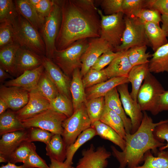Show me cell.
Returning a JSON list of instances; mask_svg holds the SVG:
<instances>
[{
    "label": "cell",
    "instance_id": "obj_1",
    "mask_svg": "<svg viewBox=\"0 0 168 168\" xmlns=\"http://www.w3.org/2000/svg\"><path fill=\"white\" fill-rule=\"evenodd\" d=\"M59 1L62 20L56 49H65L80 40L100 37V17L94 1Z\"/></svg>",
    "mask_w": 168,
    "mask_h": 168
},
{
    "label": "cell",
    "instance_id": "obj_2",
    "mask_svg": "<svg viewBox=\"0 0 168 168\" xmlns=\"http://www.w3.org/2000/svg\"><path fill=\"white\" fill-rule=\"evenodd\" d=\"M138 129L133 134L126 133L124 140L126 146L120 152L113 146L112 153L119 163V168H134L144 161V156L149 150L156 152L158 148L166 145L157 139L153 132L155 128L162 122L154 123L145 111Z\"/></svg>",
    "mask_w": 168,
    "mask_h": 168
},
{
    "label": "cell",
    "instance_id": "obj_3",
    "mask_svg": "<svg viewBox=\"0 0 168 168\" xmlns=\"http://www.w3.org/2000/svg\"><path fill=\"white\" fill-rule=\"evenodd\" d=\"M12 25L16 43L41 56H45V45L38 30L19 14Z\"/></svg>",
    "mask_w": 168,
    "mask_h": 168
},
{
    "label": "cell",
    "instance_id": "obj_4",
    "mask_svg": "<svg viewBox=\"0 0 168 168\" xmlns=\"http://www.w3.org/2000/svg\"><path fill=\"white\" fill-rule=\"evenodd\" d=\"M88 39L78 40L65 49H56L52 60L69 77L76 69H81V58L87 48Z\"/></svg>",
    "mask_w": 168,
    "mask_h": 168
},
{
    "label": "cell",
    "instance_id": "obj_5",
    "mask_svg": "<svg viewBox=\"0 0 168 168\" xmlns=\"http://www.w3.org/2000/svg\"><path fill=\"white\" fill-rule=\"evenodd\" d=\"M165 91L160 82L150 72L137 96V101L142 111H148L154 115L158 114L161 96Z\"/></svg>",
    "mask_w": 168,
    "mask_h": 168
},
{
    "label": "cell",
    "instance_id": "obj_6",
    "mask_svg": "<svg viewBox=\"0 0 168 168\" xmlns=\"http://www.w3.org/2000/svg\"><path fill=\"white\" fill-rule=\"evenodd\" d=\"M62 20V12L59 0H53L52 8L48 16L45 18L39 32L44 43L45 57L52 60L56 49L55 42Z\"/></svg>",
    "mask_w": 168,
    "mask_h": 168
},
{
    "label": "cell",
    "instance_id": "obj_7",
    "mask_svg": "<svg viewBox=\"0 0 168 168\" xmlns=\"http://www.w3.org/2000/svg\"><path fill=\"white\" fill-rule=\"evenodd\" d=\"M100 17V36L105 40L114 50L122 42L125 28L124 13L120 12L110 15H105L98 8Z\"/></svg>",
    "mask_w": 168,
    "mask_h": 168
},
{
    "label": "cell",
    "instance_id": "obj_8",
    "mask_svg": "<svg viewBox=\"0 0 168 168\" xmlns=\"http://www.w3.org/2000/svg\"><path fill=\"white\" fill-rule=\"evenodd\" d=\"M125 28L121 44L114 52L128 50L136 46H150L147 36L144 24L135 17L124 16Z\"/></svg>",
    "mask_w": 168,
    "mask_h": 168
},
{
    "label": "cell",
    "instance_id": "obj_9",
    "mask_svg": "<svg viewBox=\"0 0 168 168\" xmlns=\"http://www.w3.org/2000/svg\"><path fill=\"white\" fill-rule=\"evenodd\" d=\"M85 103L74 111L72 115L63 122L62 135L67 147L73 143L83 131L91 127Z\"/></svg>",
    "mask_w": 168,
    "mask_h": 168
},
{
    "label": "cell",
    "instance_id": "obj_10",
    "mask_svg": "<svg viewBox=\"0 0 168 168\" xmlns=\"http://www.w3.org/2000/svg\"><path fill=\"white\" fill-rule=\"evenodd\" d=\"M67 118L64 114L50 108L21 121L25 129L39 128L62 135L63 130L62 124Z\"/></svg>",
    "mask_w": 168,
    "mask_h": 168
},
{
    "label": "cell",
    "instance_id": "obj_11",
    "mask_svg": "<svg viewBox=\"0 0 168 168\" xmlns=\"http://www.w3.org/2000/svg\"><path fill=\"white\" fill-rule=\"evenodd\" d=\"M114 49L101 37L88 39L87 48L81 58L82 66L80 72L82 77L103 54Z\"/></svg>",
    "mask_w": 168,
    "mask_h": 168
},
{
    "label": "cell",
    "instance_id": "obj_12",
    "mask_svg": "<svg viewBox=\"0 0 168 168\" xmlns=\"http://www.w3.org/2000/svg\"><path fill=\"white\" fill-rule=\"evenodd\" d=\"M116 88L124 111L131 121L132 128L131 133H133L141 124L143 113L137 101L132 98L128 90V83L120 85Z\"/></svg>",
    "mask_w": 168,
    "mask_h": 168
},
{
    "label": "cell",
    "instance_id": "obj_13",
    "mask_svg": "<svg viewBox=\"0 0 168 168\" xmlns=\"http://www.w3.org/2000/svg\"><path fill=\"white\" fill-rule=\"evenodd\" d=\"M42 63L44 71L55 86L59 93L63 95L72 100L70 91L71 81L52 60L42 57Z\"/></svg>",
    "mask_w": 168,
    "mask_h": 168
},
{
    "label": "cell",
    "instance_id": "obj_14",
    "mask_svg": "<svg viewBox=\"0 0 168 168\" xmlns=\"http://www.w3.org/2000/svg\"><path fill=\"white\" fill-rule=\"evenodd\" d=\"M82 155L75 168H105L111 153L104 147L96 149L91 144L88 149L83 150Z\"/></svg>",
    "mask_w": 168,
    "mask_h": 168
},
{
    "label": "cell",
    "instance_id": "obj_15",
    "mask_svg": "<svg viewBox=\"0 0 168 168\" xmlns=\"http://www.w3.org/2000/svg\"><path fill=\"white\" fill-rule=\"evenodd\" d=\"M29 95L27 103L20 110L15 111L17 118L20 121L50 108L49 101L41 95L36 88L29 92Z\"/></svg>",
    "mask_w": 168,
    "mask_h": 168
},
{
    "label": "cell",
    "instance_id": "obj_16",
    "mask_svg": "<svg viewBox=\"0 0 168 168\" xmlns=\"http://www.w3.org/2000/svg\"><path fill=\"white\" fill-rule=\"evenodd\" d=\"M29 97V92L22 88L0 86V98L13 111H17L24 107L27 103Z\"/></svg>",
    "mask_w": 168,
    "mask_h": 168
},
{
    "label": "cell",
    "instance_id": "obj_17",
    "mask_svg": "<svg viewBox=\"0 0 168 168\" xmlns=\"http://www.w3.org/2000/svg\"><path fill=\"white\" fill-rule=\"evenodd\" d=\"M42 57L20 46L16 55V77H17L26 71L34 69L42 65Z\"/></svg>",
    "mask_w": 168,
    "mask_h": 168
},
{
    "label": "cell",
    "instance_id": "obj_18",
    "mask_svg": "<svg viewBox=\"0 0 168 168\" xmlns=\"http://www.w3.org/2000/svg\"><path fill=\"white\" fill-rule=\"evenodd\" d=\"M44 70L42 64L34 69L27 71L16 77L6 81L4 85L7 86H17L29 92L36 88L38 82Z\"/></svg>",
    "mask_w": 168,
    "mask_h": 168
},
{
    "label": "cell",
    "instance_id": "obj_19",
    "mask_svg": "<svg viewBox=\"0 0 168 168\" xmlns=\"http://www.w3.org/2000/svg\"><path fill=\"white\" fill-rule=\"evenodd\" d=\"M26 129L5 133L0 140V156L7 159L14 150L23 142L26 141Z\"/></svg>",
    "mask_w": 168,
    "mask_h": 168
},
{
    "label": "cell",
    "instance_id": "obj_20",
    "mask_svg": "<svg viewBox=\"0 0 168 168\" xmlns=\"http://www.w3.org/2000/svg\"><path fill=\"white\" fill-rule=\"evenodd\" d=\"M132 67L128 59L127 50L119 52L104 70L110 79L114 77H128Z\"/></svg>",
    "mask_w": 168,
    "mask_h": 168
},
{
    "label": "cell",
    "instance_id": "obj_21",
    "mask_svg": "<svg viewBox=\"0 0 168 168\" xmlns=\"http://www.w3.org/2000/svg\"><path fill=\"white\" fill-rule=\"evenodd\" d=\"M129 82L128 77H114L107 80L86 88L87 100L104 97L106 94L118 86Z\"/></svg>",
    "mask_w": 168,
    "mask_h": 168
},
{
    "label": "cell",
    "instance_id": "obj_22",
    "mask_svg": "<svg viewBox=\"0 0 168 168\" xmlns=\"http://www.w3.org/2000/svg\"><path fill=\"white\" fill-rule=\"evenodd\" d=\"M105 105L118 114L122 118L126 133H131V120L126 116L119 98L116 87L108 92L104 96Z\"/></svg>",
    "mask_w": 168,
    "mask_h": 168
},
{
    "label": "cell",
    "instance_id": "obj_23",
    "mask_svg": "<svg viewBox=\"0 0 168 168\" xmlns=\"http://www.w3.org/2000/svg\"><path fill=\"white\" fill-rule=\"evenodd\" d=\"M14 1L18 13L39 31L45 19L39 15L35 7L29 0H16Z\"/></svg>",
    "mask_w": 168,
    "mask_h": 168
},
{
    "label": "cell",
    "instance_id": "obj_24",
    "mask_svg": "<svg viewBox=\"0 0 168 168\" xmlns=\"http://www.w3.org/2000/svg\"><path fill=\"white\" fill-rule=\"evenodd\" d=\"M70 91L74 111L86 101L85 88L83 85L80 68L75 69L72 75Z\"/></svg>",
    "mask_w": 168,
    "mask_h": 168
},
{
    "label": "cell",
    "instance_id": "obj_25",
    "mask_svg": "<svg viewBox=\"0 0 168 168\" xmlns=\"http://www.w3.org/2000/svg\"><path fill=\"white\" fill-rule=\"evenodd\" d=\"M149 72L148 63L133 67L129 72L128 78L132 85L130 94L135 101H137L138 94L142 82Z\"/></svg>",
    "mask_w": 168,
    "mask_h": 168
},
{
    "label": "cell",
    "instance_id": "obj_26",
    "mask_svg": "<svg viewBox=\"0 0 168 168\" xmlns=\"http://www.w3.org/2000/svg\"><path fill=\"white\" fill-rule=\"evenodd\" d=\"M151 55L148 63L149 72L154 73L168 72V43L159 48Z\"/></svg>",
    "mask_w": 168,
    "mask_h": 168
},
{
    "label": "cell",
    "instance_id": "obj_27",
    "mask_svg": "<svg viewBox=\"0 0 168 168\" xmlns=\"http://www.w3.org/2000/svg\"><path fill=\"white\" fill-rule=\"evenodd\" d=\"M46 155L50 159L64 162L66 158L67 147L61 135L54 134L46 145Z\"/></svg>",
    "mask_w": 168,
    "mask_h": 168
},
{
    "label": "cell",
    "instance_id": "obj_28",
    "mask_svg": "<svg viewBox=\"0 0 168 168\" xmlns=\"http://www.w3.org/2000/svg\"><path fill=\"white\" fill-rule=\"evenodd\" d=\"M144 24L147 36L154 52L168 43L167 37L159 25L152 22Z\"/></svg>",
    "mask_w": 168,
    "mask_h": 168
},
{
    "label": "cell",
    "instance_id": "obj_29",
    "mask_svg": "<svg viewBox=\"0 0 168 168\" xmlns=\"http://www.w3.org/2000/svg\"><path fill=\"white\" fill-rule=\"evenodd\" d=\"M91 127L95 130L96 135L112 142L122 151L124 149L126 146L125 140L111 127L100 121L94 122Z\"/></svg>",
    "mask_w": 168,
    "mask_h": 168
},
{
    "label": "cell",
    "instance_id": "obj_30",
    "mask_svg": "<svg viewBox=\"0 0 168 168\" xmlns=\"http://www.w3.org/2000/svg\"><path fill=\"white\" fill-rule=\"evenodd\" d=\"M20 47L19 44L15 43L0 49V66L11 75L14 77H16V55Z\"/></svg>",
    "mask_w": 168,
    "mask_h": 168
},
{
    "label": "cell",
    "instance_id": "obj_31",
    "mask_svg": "<svg viewBox=\"0 0 168 168\" xmlns=\"http://www.w3.org/2000/svg\"><path fill=\"white\" fill-rule=\"evenodd\" d=\"M25 128L17 118L15 111L8 110L0 115V135L24 130Z\"/></svg>",
    "mask_w": 168,
    "mask_h": 168
},
{
    "label": "cell",
    "instance_id": "obj_32",
    "mask_svg": "<svg viewBox=\"0 0 168 168\" xmlns=\"http://www.w3.org/2000/svg\"><path fill=\"white\" fill-rule=\"evenodd\" d=\"M100 121L111 127L125 139L126 133L122 118L105 105Z\"/></svg>",
    "mask_w": 168,
    "mask_h": 168
},
{
    "label": "cell",
    "instance_id": "obj_33",
    "mask_svg": "<svg viewBox=\"0 0 168 168\" xmlns=\"http://www.w3.org/2000/svg\"><path fill=\"white\" fill-rule=\"evenodd\" d=\"M96 135L95 130L91 127L83 131L73 143L67 147L66 158L64 162L68 165L72 166L73 157L77 150Z\"/></svg>",
    "mask_w": 168,
    "mask_h": 168
},
{
    "label": "cell",
    "instance_id": "obj_34",
    "mask_svg": "<svg viewBox=\"0 0 168 168\" xmlns=\"http://www.w3.org/2000/svg\"><path fill=\"white\" fill-rule=\"evenodd\" d=\"M143 161V165L134 168H168V153L167 151H160L157 156H154L150 150L145 154Z\"/></svg>",
    "mask_w": 168,
    "mask_h": 168
},
{
    "label": "cell",
    "instance_id": "obj_35",
    "mask_svg": "<svg viewBox=\"0 0 168 168\" xmlns=\"http://www.w3.org/2000/svg\"><path fill=\"white\" fill-rule=\"evenodd\" d=\"M36 89L41 95L49 101L54 99L59 93L55 86L44 70L40 77Z\"/></svg>",
    "mask_w": 168,
    "mask_h": 168
},
{
    "label": "cell",
    "instance_id": "obj_36",
    "mask_svg": "<svg viewBox=\"0 0 168 168\" xmlns=\"http://www.w3.org/2000/svg\"><path fill=\"white\" fill-rule=\"evenodd\" d=\"M85 104L91 125L100 121L105 106L104 97L87 100Z\"/></svg>",
    "mask_w": 168,
    "mask_h": 168
},
{
    "label": "cell",
    "instance_id": "obj_37",
    "mask_svg": "<svg viewBox=\"0 0 168 168\" xmlns=\"http://www.w3.org/2000/svg\"><path fill=\"white\" fill-rule=\"evenodd\" d=\"M49 103L51 109L64 114L67 118L71 116L74 112L72 100L59 93Z\"/></svg>",
    "mask_w": 168,
    "mask_h": 168
},
{
    "label": "cell",
    "instance_id": "obj_38",
    "mask_svg": "<svg viewBox=\"0 0 168 168\" xmlns=\"http://www.w3.org/2000/svg\"><path fill=\"white\" fill-rule=\"evenodd\" d=\"M147 46H136L129 49L128 55L129 61L133 67L148 63V59L151 56L149 53H146Z\"/></svg>",
    "mask_w": 168,
    "mask_h": 168
},
{
    "label": "cell",
    "instance_id": "obj_39",
    "mask_svg": "<svg viewBox=\"0 0 168 168\" xmlns=\"http://www.w3.org/2000/svg\"><path fill=\"white\" fill-rule=\"evenodd\" d=\"M19 14L14 1L0 0V23L9 22L12 24Z\"/></svg>",
    "mask_w": 168,
    "mask_h": 168
},
{
    "label": "cell",
    "instance_id": "obj_40",
    "mask_svg": "<svg viewBox=\"0 0 168 168\" xmlns=\"http://www.w3.org/2000/svg\"><path fill=\"white\" fill-rule=\"evenodd\" d=\"M32 142H22L11 153L7 159L8 162L15 164L25 162L30 152Z\"/></svg>",
    "mask_w": 168,
    "mask_h": 168
},
{
    "label": "cell",
    "instance_id": "obj_41",
    "mask_svg": "<svg viewBox=\"0 0 168 168\" xmlns=\"http://www.w3.org/2000/svg\"><path fill=\"white\" fill-rule=\"evenodd\" d=\"M109 79L104 69L98 71L90 68L82 77V81L86 89Z\"/></svg>",
    "mask_w": 168,
    "mask_h": 168
},
{
    "label": "cell",
    "instance_id": "obj_42",
    "mask_svg": "<svg viewBox=\"0 0 168 168\" xmlns=\"http://www.w3.org/2000/svg\"><path fill=\"white\" fill-rule=\"evenodd\" d=\"M15 43L12 25L7 22L0 23V49Z\"/></svg>",
    "mask_w": 168,
    "mask_h": 168
},
{
    "label": "cell",
    "instance_id": "obj_43",
    "mask_svg": "<svg viewBox=\"0 0 168 168\" xmlns=\"http://www.w3.org/2000/svg\"><path fill=\"white\" fill-rule=\"evenodd\" d=\"M27 135L26 141L32 142L39 141L47 144L54 134L44 129L36 127H31L26 129Z\"/></svg>",
    "mask_w": 168,
    "mask_h": 168
},
{
    "label": "cell",
    "instance_id": "obj_44",
    "mask_svg": "<svg viewBox=\"0 0 168 168\" xmlns=\"http://www.w3.org/2000/svg\"><path fill=\"white\" fill-rule=\"evenodd\" d=\"M146 0H123L122 11L125 16L134 17L141 10L146 8Z\"/></svg>",
    "mask_w": 168,
    "mask_h": 168
},
{
    "label": "cell",
    "instance_id": "obj_45",
    "mask_svg": "<svg viewBox=\"0 0 168 168\" xmlns=\"http://www.w3.org/2000/svg\"><path fill=\"white\" fill-rule=\"evenodd\" d=\"M143 23L152 22L159 25L161 21V16L157 11L151 8H144L139 11L135 16Z\"/></svg>",
    "mask_w": 168,
    "mask_h": 168
},
{
    "label": "cell",
    "instance_id": "obj_46",
    "mask_svg": "<svg viewBox=\"0 0 168 168\" xmlns=\"http://www.w3.org/2000/svg\"><path fill=\"white\" fill-rule=\"evenodd\" d=\"M36 149L35 145L32 142L30 152L23 165L29 168H49L45 161L37 154Z\"/></svg>",
    "mask_w": 168,
    "mask_h": 168
},
{
    "label": "cell",
    "instance_id": "obj_47",
    "mask_svg": "<svg viewBox=\"0 0 168 168\" xmlns=\"http://www.w3.org/2000/svg\"><path fill=\"white\" fill-rule=\"evenodd\" d=\"M98 1L105 15H110L123 12V0H102Z\"/></svg>",
    "mask_w": 168,
    "mask_h": 168
},
{
    "label": "cell",
    "instance_id": "obj_48",
    "mask_svg": "<svg viewBox=\"0 0 168 168\" xmlns=\"http://www.w3.org/2000/svg\"><path fill=\"white\" fill-rule=\"evenodd\" d=\"M153 134L154 137L159 141L164 142L166 140L167 144L159 148L160 151L168 148V119L163 120L162 123L155 128Z\"/></svg>",
    "mask_w": 168,
    "mask_h": 168
},
{
    "label": "cell",
    "instance_id": "obj_49",
    "mask_svg": "<svg viewBox=\"0 0 168 168\" xmlns=\"http://www.w3.org/2000/svg\"><path fill=\"white\" fill-rule=\"evenodd\" d=\"M119 52H114L112 50L107 51L101 55L91 68L100 70L109 65Z\"/></svg>",
    "mask_w": 168,
    "mask_h": 168
},
{
    "label": "cell",
    "instance_id": "obj_50",
    "mask_svg": "<svg viewBox=\"0 0 168 168\" xmlns=\"http://www.w3.org/2000/svg\"><path fill=\"white\" fill-rule=\"evenodd\" d=\"M146 8L155 9L162 15H168V0H146Z\"/></svg>",
    "mask_w": 168,
    "mask_h": 168
},
{
    "label": "cell",
    "instance_id": "obj_51",
    "mask_svg": "<svg viewBox=\"0 0 168 168\" xmlns=\"http://www.w3.org/2000/svg\"><path fill=\"white\" fill-rule=\"evenodd\" d=\"M53 2V0H40L34 7L39 15L45 19L49 14Z\"/></svg>",
    "mask_w": 168,
    "mask_h": 168
},
{
    "label": "cell",
    "instance_id": "obj_52",
    "mask_svg": "<svg viewBox=\"0 0 168 168\" xmlns=\"http://www.w3.org/2000/svg\"><path fill=\"white\" fill-rule=\"evenodd\" d=\"M160 112L168 110V90L165 91L161 96L159 102Z\"/></svg>",
    "mask_w": 168,
    "mask_h": 168
},
{
    "label": "cell",
    "instance_id": "obj_53",
    "mask_svg": "<svg viewBox=\"0 0 168 168\" xmlns=\"http://www.w3.org/2000/svg\"><path fill=\"white\" fill-rule=\"evenodd\" d=\"M51 164L49 168H73L72 166L68 165L64 162H61L53 159H50Z\"/></svg>",
    "mask_w": 168,
    "mask_h": 168
},
{
    "label": "cell",
    "instance_id": "obj_54",
    "mask_svg": "<svg viewBox=\"0 0 168 168\" xmlns=\"http://www.w3.org/2000/svg\"><path fill=\"white\" fill-rule=\"evenodd\" d=\"M161 22L162 23L161 29L166 37H168V15L161 16Z\"/></svg>",
    "mask_w": 168,
    "mask_h": 168
},
{
    "label": "cell",
    "instance_id": "obj_55",
    "mask_svg": "<svg viewBox=\"0 0 168 168\" xmlns=\"http://www.w3.org/2000/svg\"><path fill=\"white\" fill-rule=\"evenodd\" d=\"M8 78L12 79L10 74L6 72L2 67L0 66V82L2 83Z\"/></svg>",
    "mask_w": 168,
    "mask_h": 168
},
{
    "label": "cell",
    "instance_id": "obj_56",
    "mask_svg": "<svg viewBox=\"0 0 168 168\" xmlns=\"http://www.w3.org/2000/svg\"><path fill=\"white\" fill-rule=\"evenodd\" d=\"M8 108L9 107L7 103L0 98V114L6 111Z\"/></svg>",
    "mask_w": 168,
    "mask_h": 168
},
{
    "label": "cell",
    "instance_id": "obj_57",
    "mask_svg": "<svg viewBox=\"0 0 168 168\" xmlns=\"http://www.w3.org/2000/svg\"><path fill=\"white\" fill-rule=\"evenodd\" d=\"M0 168H29L23 165L20 166H17L9 162L5 165H2L1 166Z\"/></svg>",
    "mask_w": 168,
    "mask_h": 168
},
{
    "label": "cell",
    "instance_id": "obj_58",
    "mask_svg": "<svg viewBox=\"0 0 168 168\" xmlns=\"http://www.w3.org/2000/svg\"><path fill=\"white\" fill-rule=\"evenodd\" d=\"M0 162H6L7 161L5 158L0 156Z\"/></svg>",
    "mask_w": 168,
    "mask_h": 168
},
{
    "label": "cell",
    "instance_id": "obj_59",
    "mask_svg": "<svg viewBox=\"0 0 168 168\" xmlns=\"http://www.w3.org/2000/svg\"><path fill=\"white\" fill-rule=\"evenodd\" d=\"M167 153H168V149L167 150Z\"/></svg>",
    "mask_w": 168,
    "mask_h": 168
}]
</instances>
